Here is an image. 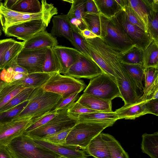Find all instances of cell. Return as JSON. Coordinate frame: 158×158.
I'll list each match as a JSON object with an SVG mask.
<instances>
[{
    "label": "cell",
    "mask_w": 158,
    "mask_h": 158,
    "mask_svg": "<svg viewBox=\"0 0 158 158\" xmlns=\"http://www.w3.org/2000/svg\"><path fill=\"white\" fill-rule=\"evenodd\" d=\"M145 104L148 114L158 115V99L147 100Z\"/></svg>",
    "instance_id": "47"
},
{
    "label": "cell",
    "mask_w": 158,
    "mask_h": 158,
    "mask_svg": "<svg viewBox=\"0 0 158 158\" xmlns=\"http://www.w3.org/2000/svg\"><path fill=\"white\" fill-rule=\"evenodd\" d=\"M100 15L112 18L122 8L116 0H94Z\"/></svg>",
    "instance_id": "26"
},
{
    "label": "cell",
    "mask_w": 158,
    "mask_h": 158,
    "mask_svg": "<svg viewBox=\"0 0 158 158\" xmlns=\"http://www.w3.org/2000/svg\"><path fill=\"white\" fill-rule=\"evenodd\" d=\"M32 118L11 119L0 123V145L6 146L22 134L29 126Z\"/></svg>",
    "instance_id": "12"
},
{
    "label": "cell",
    "mask_w": 158,
    "mask_h": 158,
    "mask_svg": "<svg viewBox=\"0 0 158 158\" xmlns=\"http://www.w3.org/2000/svg\"><path fill=\"white\" fill-rule=\"evenodd\" d=\"M116 1L122 9L127 6L129 3V0H116Z\"/></svg>",
    "instance_id": "54"
},
{
    "label": "cell",
    "mask_w": 158,
    "mask_h": 158,
    "mask_svg": "<svg viewBox=\"0 0 158 158\" xmlns=\"http://www.w3.org/2000/svg\"><path fill=\"white\" fill-rule=\"evenodd\" d=\"M142 65L144 69L149 67L158 69V42L153 40L143 50Z\"/></svg>",
    "instance_id": "25"
},
{
    "label": "cell",
    "mask_w": 158,
    "mask_h": 158,
    "mask_svg": "<svg viewBox=\"0 0 158 158\" xmlns=\"http://www.w3.org/2000/svg\"><path fill=\"white\" fill-rule=\"evenodd\" d=\"M100 38L118 54L127 53L135 46L114 17L109 19L100 15Z\"/></svg>",
    "instance_id": "2"
},
{
    "label": "cell",
    "mask_w": 158,
    "mask_h": 158,
    "mask_svg": "<svg viewBox=\"0 0 158 158\" xmlns=\"http://www.w3.org/2000/svg\"><path fill=\"white\" fill-rule=\"evenodd\" d=\"M117 158H129V157L127 152L124 150L121 154Z\"/></svg>",
    "instance_id": "55"
},
{
    "label": "cell",
    "mask_w": 158,
    "mask_h": 158,
    "mask_svg": "<svg viewBox=\"0 0 158 158\" xmlns=\"http://www.w3.org/2000/svg\"><path fill=\"white\" fill-rule=\"evenodd\" d=\"M141 149L151 158H158V132L152 134L145 133L142 135Z\"/></svg>",
    "instance_id": "24"
},
{
    "label": "cell",
    "mask_w": 158,
    "mask_h": 158,
    "mask_svg": "<svg viewBox=\"0 0 158 158\" xmlns=\"http://www.w3.org/2000/svg\"><path fill=\"white\" fill-rule=\"evenodd\" d=\"M53 48L49 47L47 48L42 66L43 72L46 73L59 72L53 57L52 52Z\"/></svg>",
    "instance_id": "38"
},
{
    "label": "cell",
    "mask_w": 158,
    "mask_h": 158,
    "mask_svg": "<svg viewBox=\"0 0 158 158\" xmlns=\"http://www.w3.org/2000/svg\"><path fill=\"white\" fill-rule=\"evenodd\" d=\"M85 13L100 15L94 0H86L85 6Z\"/></svg>",
    "instance_id": "48"
},
{
    "label": "cell",
    "mask_w": 158,
    "mask_h": 158,
    "mask_svg": "<svg viewBox=\"0 0 158 158\" xmlns=\"http://www.w3.org/2000/svg\"><path fill=\"white\" fill-rule=\"evenodd\" d=\"M27 99L29 101L26 107L12 119L40 117L54 110L62 98L60 95L46 91L40 87L35 89Z\"/></svg>",
    "instance_id": "1"
},
{
    "label": "cell",
    "mask_w": 158,
    "mask_h": 158,
    "mask_svg": "<svg viewBox=\"0 0 158 158\" xmlns=\"http://www.w3.org/2000/svg\"><path fill=\"white\" fill-rule=\"evenodd\" d=\"M28 101L27 99L17 106L0 113V123L15 118L24 109L28 103Z\"/></svg>",
    "instance_id": "41"
},
{
    "label": "cell",
    "mask_w": 158,
    "mask_h": 158,
    "mask_svg": "<svg viewBox=\"0 0 158 158\" xmlns=\"http://www.w3.org/2000/svg\"><path fill=\"white\" fill-rule=\"evenodd\" d=\"M71 3L70 9L67 14L69 18H72L85 23L83 19L86 0L69 1Z\"/></svg>",
    "instance_id": "33"
},
{
    "label": "cell",
    "mask_w": 158,
    "mask_h": 158,
    "mask_svg": "<svg viewBox=\"0 0 158 158\" xmlns=\"http://www.w3.org/2000/svg\"><path fill=\"white\" fill-rule=\"evenodd\" d=\"M13 158H60L54 152L40 146L28 136L21 135L6 146Z\"/></svg>",
    "instance_id": "5"
},
{
    "label": "cell",
    "mask_w": 158,
    "mask_h": 158,
    "mask_svg": "<svg viewBox=\"0 0 158 158\" xmlns=\"http://www.w3.org/2000/svg\"><path fill=\"white\" fill-rule=\"evenodd\" d=\"M15 41L12 39L0 40V67L5 53Z\"/></svg>",
    "instance_id": "46"
},
{
    "label": "cell",
    "mask_w": 158,
    "mask_h": 158,
    "mask_svg": "<svg viewBox=\"0 0 158 158\" xmlns=\"http://www.w3.org/2000/svg\"><path fill=\"white\" fill-rule=\"evenodd\" d=\"M24 44V41H15L14 44L6 52L3 57L0 69H6L17 57L23 49Z\"/></svg>",
    "instance_id": "31"
},
{
    "label": "cell",
    "mask_w": 158,
    "mask_h": 158,
    "mask_svg": "<svg viewBox=\"0 0 158 158\" xmlns=\"http://www.w3.org/2000/svg\"><path fill=\"white\" fill-rule=\"evenodd\" d=\"M121 64L133 80L141 96L144 89L143 81L144 76V69L142 65Z\"/></svg>",
    "instance_id": "27"
},
{
    "label": "cell",
    "mask_w": 158,
    "mask_h": 158,
    "mask_svg": "<svg viewBox=\"0 0 158 158\" xmlns=\"http://www.w3.org/2000/svg\"><path fill=\"white\" fill-rule=\"evenodd\" d=\"M103 73L92 59L81 54L78 60L70 67L64 75L79 79H91Z\"/></svg>",
    "instance_id": "11"
},
{
    "label": "cell",
    "mask_w": 158,
    "mask_h": 158,
    "mask_svg": "<svg viewBox=\"0 0 158 158\" xmlns=\"http://www.w3.org/2000/svg\"><path fill=\"white\" fill-rule=\"evenodd\" d=\"M72 39L71 43L76 49L82 54L92 59L86 46L85 38L82 36L81 33L72 28Z\"/></svg>",
    "instance_id": "34"
},
{
    "label": "cell",
    "mask_w": 158,
    "mask_h": 158,
    "mask_svg": "<svg viewBox=\"0 0 158 158\" xmlns=\"http://www.w3.org/2000/svg\"><path fill=\"white\" fill-rule=\"evenodd\" d=\"M77 122L108 123H114L118 118L115 112H95L79 115Z\"/></svg>",
    "instance_id": "23"
},
{
    "label": "cell",
    "mask_w": 158,
    "mask_h": 158,
    "mask_svg": "<svg viewBox=\"0 0 158 158\" xmlns=\"http://www.w3.org/2000/svg\"><path fill=\"white\" fill-rule=\"evenodd\" d=\"M114 123H108L77 122L72 128L64 145L79 148L85 151L91 140L106 128Z\"/></svg>",
    "instance_id": "4"
},
{
    "label": "cell",
    "mask_w": 158,
    "mask_h": 158,
    "mask_svg": "<svg viewBox=\"0 0 158 158\" xmlns=\"http://www.w3.org/2000/svg\"><path fill=\"white\" fill-rule=\"evenodd\" d=\"M143 50L135 46L124 54L120 55L119 59L122 64H142Z\"/></svg>",
    "instance_id": "30"
},
{
    "label": "cell",
    "mask_w": 158,
    "mask_h": 158,
    "mask_svg": "<svg viewBox=\"0 0 158 158\" xmlns=\"http://www.w3.org/2000/svg\"><path fill=\"white\" fill-rule=\"evenodd\" d=\"M11 10L21 13L35 14L42 11V7L38 0H17Z\"/></svg>",
    "instance_id": "28"
},
{
    "label": "cell",
    "mask_w": 158,
    "mask_h": 158,
    "mask_svg": "<svg viewBox=\"0 0 158 158\" xmlns=\"http://www.w3.org/2000/svg\"><path fill=\"white\" fill-rule=\"evenodd\" d=\"M42 10L35 14H28L13 11L6 8L2 2H0V19L5 32L9 27L23 22L31 20L42 19L48 26L54 15L58 14L57 9L52 3L46 0L41 1Z\"/></svg>",
    "instance_id": "3"
},
{
    "label": "cell",
    "mask_w": 158,
    "mask_h": 158,
    "mask_svg": "<svg viewBox=\"0 0 158 158\" xmlns=\"http://www.w3.org/2000/svg\"><path fill=\"white\" fill-rule=\"evenodd\" d=\"M58 111L53 110L38 118H32L29 126L24 132H27L40 127L47 123L57 114Z\"/></svg>",
    "instance_id": "37"
},
{
    "label": "cell",
    "mask_w": 158,
    "mask_h": 158,
    "mask_svg": "<svg viewBox=\"0 0 158 158\" xmlns=\"http://www.w3.org/2000/svg\"><path fill=\"white\" fill-rule=\"evenodd\" d=\"M48 48L21 51L17 57L18 64L25 68L28 74L43 72V64Z\"/></svg>",
    "instance_id": "13"
},
{
    "label": "cell",
    "mask_w": 158,
    "mask_h": 158,
    "mask_svg": "<svg viewBox=\"0 0 158 158\" xmlns=\"http://www.w3.org/2000/svg\"><path fill=\"white\" fill-rule=\"evenodd\" d=\"M79 96V93H76L65 98L62 99L53 110L56 111L67 110L77 100Z\"/></svg>",
    "instance_id": "44"
},
{
    "label": "cell",
    "mask_w": 158,
    "mask_h": 158,
    "mask_svg": "<svg viewBox=\"0 0 158 158\" xmlns=\"http://www.w3.org/2000/svg\"><path fill=\"white\" fill-rule=\"evenodd\" d=\"M83 93L108 101H112L117 97L121 98L116 82L104 73L91 79Z\"/></svg>",
    "instance_id": "8"
},
{
    "label": "cell",
    "mask_w": 158,
    "mask_h": 158,
    "mask_svg": "<svg viewBox=\"0 0 158 158\" xmlns=\"http://www.w3.org/2000/svg\"><path fill=\"white\" fill-rule=\"evenodd\" d=\"M34 89L33 88H26L24 89L0 109V113L15 107L27 100Z\"/></svg>",
    "instance_id": "35"
},
{
    "label": "cell",
    "mask_w": 158,
    "mask_h": 158,
    "mask_svg": "<svg viewBox=\"0 0 158 158\" xmlns=\"http://www.w3.org/2000/svg\"><path fill=\"white\" fill-rule=\"evenodd\" d=\"M1 0H0V2H1Z\"/></svg>",
    "instance_id": "59"
},
{
    "label": "cell",
    "mask_w": 158,
    "mask_h": 158,
    "mask_svg": "<svg viewBox=\"0 0 158 158\" xmlns=\"http://www.w3.org/2000/svg\"><path fill=\"white\" fill-rule=\"evenodd\" d=\"M52 26L51 34L53 36H62L72 43V28L67 14L54 16L52 19Z\"/></svg>",
    "instance_id": "18"
},
{
    "label": "cell",
    "mask_w": 158,
    "mask_h": 158,
    "mask_svg": "<svg viewBox=\"0 0 158 158\" xmlns=\"http://www.w3.org/2000/svg\"><path fill=\"white\" fill-rule=\"evenodd\" d=\"M25 88L22 85H11L3 81L0 90V109Z\"/></svg>",
    "instance_id": "29"
},
{
    "label": "cell",
    "mask_w": 158,
    "mask_h": 158,
    "mask_svg": "<svg viewBox=\"0 0 158 158\" xmlns=\"http://www.w3.org/2000/svg\"><path fill=\"white\" fill-rule=\"evenodd\" d=\"M47 27L43 19H35L11 26L4 32L7 36L25 41L37 33L45 30Z\"/></svg>",
    "instance_id": "10"
},
{
    "label": "cell",
    "mask_w": 158,
    "mask_h": 158,
    "mask_svg": "<svg viewBox=\"0 0 158 158\" xmlns=\"http://www.w3.org/2000/svg\"><path fill=\"white\" fill-rule=\"evenodd\" d=\"M129 1L130 6L142 20L147 28L148 9L143 0H129Z\"/></svg>",
    "instance_id": "39"
},
{
    "label": "cell",
    "mask_w": 158,
    "mask_h": 158,
    "mask_svg": "<svg viewBox=\"0 0 158 158\" xmlns=\"http://www.w3.org/2000/svg\"><path fill=\"white\" fill-rule=\"evenodd\" d=\"M122 9L125 11L129 21L147 32L146 27L139 16L131 8L129 3Z\"/></svg>",
    "instance_id": "42"
},
{
    "label": "cell",
    "mask_w": 158,
    "mask_h": 158,
    "mask_svg": "<svg viewBox=\"0 0 158 158\" xmlns=\"http://www.w3.org/2000/svg\"><path fill=\"white\" fill-rule=\"evenodd\" d=\"M114 17L136 47L143 50L153 40L148 33L129 21L123 9Z\"/></svg>",
    "instance_id": "9"
},
{
    "label": "cell",
    "mask_w": 158,
    "mask_h": 158,
    "mask_svg": "<svg viewBox=\"0 0 158 158\" xmlns=\"http://www.w3.org/2000/svg\"><path fill=\"white\" fill-rule=\"evenodd\" d=\"M81 33L86 39H91L99 37L91 31L87 29L81 31Z\"/></svg>",
    "instance_id": "52"
},
{
    "label": "cell",
    "mask_w": 158,
    "mask_h": 158,
    "mask_svg": "<svg viewBox=\"0 0 158 158\" xmlns=\"http://www.w3.org/2000/svg\"><path fill=\"white\" fill-rule=\"evenodd\" d=\"M77 123V119L70 116L67 110L58 111L57 114L44 125L23 135L33 139L44 140L63 131L72 128Z\"/></svg>",
    "instance_id": "6"
},
{
    "label": "cell",
    "mask_w": 158,
    "mask_h": 158,
    "mask_svg": "<svg viewBox=\"0 0 158 158\" xmlns=\"http://www.w3.org/2000/svg\"><path fill=\"white\" fill-rule=\"evenodd\" d=\"M67 112L70 116L76 118L80 114L95 112H102L87 108L77 101L67 110Z\"/></svg>",
    "instance_id": "43"
},
{
    "label": "cell",
    "mask_w": 158,
    "mask_h": 158,
    "mask_svg": "<svg viewBox=\"0 0 158 158\" xmlns=\"http://www.w3.org/2000/svg\"><path fill=\"white\" fill-rule=\"evenodd\" d=\"M144 86L142 95L138 101L149 100L158 91V69L149 67L144 69Z\"/></svg>",
    "instance_id": "17"
},
{
    "label": "cell",
    "mask_w": 158,
    "mask_h": 158,
    "mask_svg": "<svg viewBox=\"0 0 158 158\" xmlns=\"http://www.w3.org/2000/svg\"><path fill=\"white\" fill-rule=\"evenodd\" d=\"M58 44L56 38L44 30L37 33L27 41H24L22 51L54 47Z\"/></svg>",
    "instance_id": "16"
},
{
    "label": "cell",
    "mask_w": 158,
    "mask_h": 158,
    "mask_svg": "<svg viewBox=\"0 0 158 158\" xmlns=\"http://www.w3.org/2000/svg\"><path fill=\"white\" fill-rule=\"evenodd\" d=\"M83 19L87 29L100 37L101 23L100 15L85 13Z\"/></svg>",
    "instance_id": "36"
},
{
    "label": "cell",
    "mask_w": 158,
    "mask_h": 158,
    "mask_svg": "<svg viewBox=\"0 0 158 158\" xmlns=\"http://www.w3.org/2000/svg\"><path fill=\"white\" fill-rule=\"evenodd\" d=\"M55 73L38 72L29 73L22 79L8 84L11 85H22L26 88L35 89L40 87Z\"/></svg>",
    "instance_id": "21"
},
{
    "label": "cell",
    "mask_w": 158,
    "mask_h": 158,
    "mask_svg": "<svg viewBox=\"0 0 158 158\" xmlns=\"http://www.w3.org/2000/svg\"><path fill=\"white\" fill-rule=\"evenodd\" d=\"M40 146L48 149L65 158H87L89 155L84 150L72 146L64 144H56L44 140L33 139Z\"/></svg>",
    "instance_id": "15"
},
{
    "label": "cell",
    "mask_w": 158,
    "mask_h": 158,
    "mask_svg": "<svg viewBox=\"0 0 158 158\" xmlns=\"http://www.w3.org/2000/svg\"><path fill=\"white\" fill-rule=\"evenodd\" d=\"M147 8V32L153 40L158 42V12L154 11Z\"/></svg>",
    "instance_id": "32"
},
{
    "label": "cell",
    "mask_w": 158,
    "mask_h": 158,
    "mask_svg": "<svg viewBox=\"0 0 158 158\" xmlns=\"http://www.w3.org/2000/svg\"><path fill=\"white\" fill-rule=\"evenodd\" d=\"M18 56L14 59L6 69L10 67L14 71L28 74L27 70L18 64L17 61Z\"/></svg>",
    "instance_id": "49"
},
{
    "label": "cell",
    "mask_w": 158,
    "mask_h": 158,
    "mask_svg": "<svg viewBox=\"0 0 158 158\" xmlns=\"http://www.w3.org/2000/svg\"><path fill=\"white\" fill-rule=\"evenodd\" d=\"M64 158V157H61V158Z\"/></svg>",
    "instance_id": "58"
},
{
    "label": "cell",
    "mask_w": 158,
    "mask_h": 158,
    "mask_svg": "<svg viewBox=\"0 0 158 158\" xmlns=\"http://www.w3.org/2000/svg\"><path fill=\"white\" fill-rule=\"evenodd\" d=\"M71 129L60 132L43 140L55 144H64L65 142L67 136Z\"/></svg>",
    "instance_id": "45"
},
{
    "label": "cell",
    "mask_w": 158,
    "mask_h": 158,
    "mask_svg": "<svg viewBox=\"0 0 158 158\" xmlns=\"http://www.w3.org/2000/svg\"><path fill=\"white\" fill-rule=\"evenodd\" d=\"M3 30L2 27L0 19V36L1 35L2 33V31Z\"/></svg>",
    "instance_id": "56"
},
{
    "label": "cell",
    "mask_w": 158,
    "mask_h": 158,
    "mask_svg": "<svg viewBox=\"0 0 158 158\" xmlns=\"http://www.w3.org/2000/svg\"><path fill=\"white\" fill-rule=\"evenodd\" d=\"M143 1L148 8L158 12V0H143Z\"/></svg>",
    "instance_id": "50"
},
{
    "label": "cell",
    "mask_w": 158,
    "mask_h": 158,
    "mask_svg": "<svg viewBox=\"0 0 158 158\" xmlns=\"http://www.w3.org/2000/svg\"><path fill=\"white\" fill-rule=\"evenodd\" d=\"M77 101L90 109L102 112H113L111 101L102 99L83 93Z\"/></svg>",
    "instance_id": "22"
},
{
    "label": "cell",
    "mask_w": 158,
    "mask_h": 158,
    "mask_svg": "<svg viewBox=\"0 0 158 158\" xmlns=\"http://www.w3.org/2000/svg\"><path fill=\"white\" fill-rule=\"evenodd\" d=\"M52 52L58 72L63 75L78 60L82 54L76 49L58 45L53 48Z\"/></svg>",
    "instance_id": "14"
},
{
    "label": "cell",
    "mask_w": 158,
    "mask_h": 158,
    "mask_svg": "<svg viewBox=\"0 0 158 158\" xmlns=\"http://www.w3.org/2000/svg\"><path fill=\"white\" fill-rule=\"evenodd\" d=\"M1 70V69H0V73ZM3 81H2L0 79V90L1 88V87H2V83H3Z\"/></svg>",
    "instance_id": "57"
},
{
    "label": "cell",
    "mask_w": 158,
    "mask_h": 158,
    "mask_svg": "<svg viewBox=\"0 0 158 158\" xmlns=\"http://www.w3.org/2000/svg\"><path fill=\"white\" fill-rule=\"evenodd\" d=\"M17 0H6L3 3V6L7 9L11 10Z\"/></svg>",
    "instance_id": "53"
},
{
    "label": "cell",
    "mask_w": 158,
    "mask_h": 158,
    "mask_svg": "<svg viewBox=\"0 0 158 158\" xmlns=\"http://www.w3.org/2000/svg\"><path fill=\"white\" fill-rule=\"evenodd\" d=\"M146 101H137L135 103L124 105L115 111L118 119H134L148 114L145 106Z\"/></svg>",
    "instance_id": "19"
},
{
    "label": "cell",
    "mask_w": 158,
    "mask_h": 158,
    "mask_svg": "<svg viewBox=\"0 0 158 158\" xmlns=\"http://www.w3.org/2000/svg\"><path fill=\"white\" fill-rule=\"evenodd\" d=\"M85 151L89 155L95 158H112L102 132L91 140Z\"/></svg>",
    "instance_id": "20"
},
{
    "label": "cell",
    "mask_w": 158,
    "mask_h": 158,
    "mask_svg": "<svg viewBox=\"0 0 158 158\" xmlns=\"http://www.w3.org/2000/svg\"><path fill=\"white\" fill-rule=\"evenodd\" d=\"M0 158H13L6 146L0 145Z\"/></svg>",
    "instance_id": "51"
},
{
    "label": "cell",
    "mask_w": 158,
    "mask_h": 158,
    "mask_svg": "<svg viewBox=\"0 0 158 158\" xmlns=\"http://www.w3.org/2000/svg\"><path fill=\"white\" fill-rule=\"evenodd\" d=\"M27 74L14 71L11 68L8 67L1 70L0 78L2 81L9 83L22 79Z\"/></svg>",
    "instance_id": "40"
},
{
    "label": "cell",
    "mask_w": 158,
    "mask_h": 158,
    "mask_svg": "<svg viewBox=\"0 0 158 158\" xmlns=\"http://www.w3.org/2000/svg\"><path fill=\"white\" fill-rule=\"evenodd\" d=\"M86 87L83 80L61 75L58 72L54 73L41 87L46 91L60 95L62 99L75 93H80Z\"/></svg>",
    "instance_id": "7"
}]
</instances>
